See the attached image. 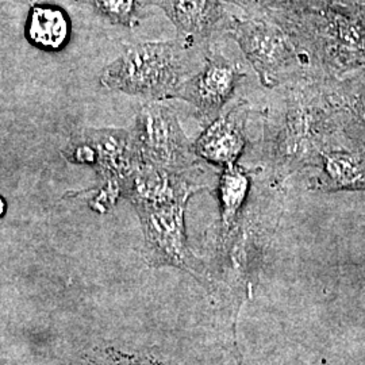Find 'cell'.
<instances>
[{
    "mask_svg": "<svg viewBox=\"0 0 365 365\" xmlns=\"http://www.w3.org/2000/svg\"><path fill=\"white\" fill-rule=\"evenodd\" d=\"M310 188L322 192L365 191V157L346 150L322 153L321 172Z\"/></svg>",
    "mask_w": 365,
    "mask_h": 365,
    "instance_id": "9c48e42d",
    "label": "cell"
},
{
    "mask_svg": "<svg viewBox=\"0 0 365 365\" xmlns=\"http://www.w3.org/2000/svg\"><path fill=\"white\" fill-rule=\"evenodd\" d=\"M73 3L91 9L106 21L118 26H137L156 0H72Z\"/></svg>",
    "mask_w": 365,
    "mask_h": 365,
    "instance_id": "4fadbf2b",
    "label": "cell"
},
{
    "mask_svg": "<svg viewBox=\"0 0 365 365\" xmlns=\"http://www.w3.org/2000/svg\"><path fill=\"white\" fill-rule=\"evenodd\" d=\"M182 49L178 41H150L128 45L101 72L102 87L156 102L172 98L182 84Z\"/></svg>",
    "mask_w": 365,
    "mask_h": 365,
    "instance_id": "3957f363",
    "label": "cell"
},
{
    "mask_svg": "<svg viewBox=\"0 0 365 365\" xmlns=\"http://www.w3.org/2000/svg\"><path fill=\"white\" fill-rule=\"evenodd\" d=\"M235 3H241V4H252V3H260L261 0H232Z\"/></svg>",
    "mask_w": 365,
    "mask_h": 365,
    "instance_id": "9a60e30c",
    "label": "cell"
},
{
    "mask_svg": "<svg viewBox=\"0 0 365 365\" xmlns=\"http://www.w3.org/2000/svg\"><path fill=\"white\" fill-rule=\"evenodd\" d=\"M245 122L247 110L244 107H237L229 114L215 118L194 144L196 157L223 168L235 165L247 145Z\"/></svg>",
    "mask_w": 365,
    "mask_h": 365,
    "instance_id": "52a82bcc",
    "label": "cell"
},
{
    "mask_svg": "<svg viewBox=\"0 0 365 365\" xmlns=\"http://www.w3.org/2000/svg\"><path fill=\"white\" fill-rule=\"evenodd\" d=\"M140 164L170 170H188L196 164L194 145L187 140L170 107L158 102L143 106L130 131Z\"/></svg>",
    "mask_w": 365,
    "mask_h": 365,
    "instance_id": "5b68a950",
    "label": "cell"
},
{
    "mask_svg": "<svg viewBox=\"0 0 365 365\" xmlns=\"http://www.w3.org/2000/svg\"><path fill=\"white\" fill-rule=\"evenodd\" d=\"M63 155L69 163L93 165L101 178V187L91 200L92 209L106 212L126 195L131 175L140 164L130 131L123 129H87L73 138Z\"/></svg>",
    "mask_w": 365,
    "mask_h": 365,
    "instance_id": "277c9868",
    "label": "cell"
},
{
    "mask_svg": "<svg viewBox=\"0 0 365 365\" xmlns=\"http://www.w3.org/2000/svg\"><path fill=\"white\" fill-rule=\"evenodd\" d=\"M235 38L261 76H268L280 63L283 43L274 29L259 22H244L235 29Z\"/></svg>",
    "mask_w": 365,
    "mask_h": 365,
    "instance_id": "30bf717a",
    "label": "cell"
},
{
    "mask_svg": "<svg viewBox=\"0 0 365 365\" xmlns=\"http://www.w3.org/2000/svg\"><path fill=\"white\" fill-rule=\"evenodd\" d=\"M170 22L185 38L206 34L214 22L217 0H156Z\"/></svg>",
    "mask_w": 365,
    "mask_h": 365,
    "instance_id": "8fae6325",
    "label": "cell"
},
{
    "mask_svg": "<svg viewBox=\"0 0 365 365\" xmlns=\"http://www.w3.org/2000/svg\"><path fill=\"white\" fill-rule=\"evenodd\" d=\"M240 73L233 64L223 58L210 60L195 78L182 83L172 98L195 106L206 119H214L235 92Z\"/></svg>",
    "mask_w": 365,
    "mask_h": 365,
    "instance_id": "8992f818",
    "label": "cell"
},
{
    "mask_svg": "<svg viewBox=\"0 0 365 365\" xmlns=\"http://www.w3.org/2000/svg\"><path fill=\"white\" fill-rule=\"evenodd\" d=\"M72 34V22L66 9L53 3L34 4L27 14L25 36L42 52L64 51Z\"/></svg>",
    "mask_w": 365,
    "mask_h": 365,
    "instance_id": "ba28073f",
    "label": "cell"
},
{
    "mask_svg": "<svg viewBox=\"0 0 365 365\" xmlns=\"http://www.w3.org/2000/svg\"><path fill=\"white\" fill-rule=\"evenodd\" d=\"M360 119H361L363 125H365V102L360 105Z\"/></svg>",
    "mask_w": 365,
    "mask_h": 365,
    "instance_id": "5bb4252c",
    "label": "cell"
},
{
    "mask_svg": "<svg viewBox=\"0 0 365 365\" xmlns=\"http://www.w3.org/2000/svg\"><path fill=\"white\" fill-rule=\"evenodd\" d=\"M188 170H170L138 164L126 196L137 210L144 229L148 260L155 267L170 265L192 274L214 294L210 267L188 248L184 212L191 196L206 190Z\"/></svg>",
    "mask_w": 365,
    "mask_h": 365,
    "instance_id": "6da1fadb",
    "label": "cell"
},
{
    "mask_svg": "<svg viewBox=\"0 0 365 365\" xmlns=\"http://www.w3.org/2000/svg\"><path fill=\"white\" fill-rule=\"evenodd\" d=\"M284 199L286 194L279 185H269L267 191L256 195L249 209L245 206L235 227L217 238L220 272L214 279V294L220 283L230 289L235 317L257 280L267 249L282 218Z\"/></svg>",
    "mask_w": 365,
    "mask_h": 365,
    "instance_id": "7a4b0ae2",
    "label": "cell"
},
{
    "mask_svg": "<svg viewBox=\"0 0 365 365\" xmlns=\"http://www.w3.org/2000/svg\"><path fill=\"white\" fill-rule=\"evenodd\" d=\"M249 192L250 176L247 170L237 165L223 170L218 185L221 203V225L218 237L227 235L235 227L248 203Z\"/></svg>",
    "mask_w": 365,
    "mask_h": 365,
    "instance_id": "7c38bea8",
    "label": "cell"
}]
</instances>
